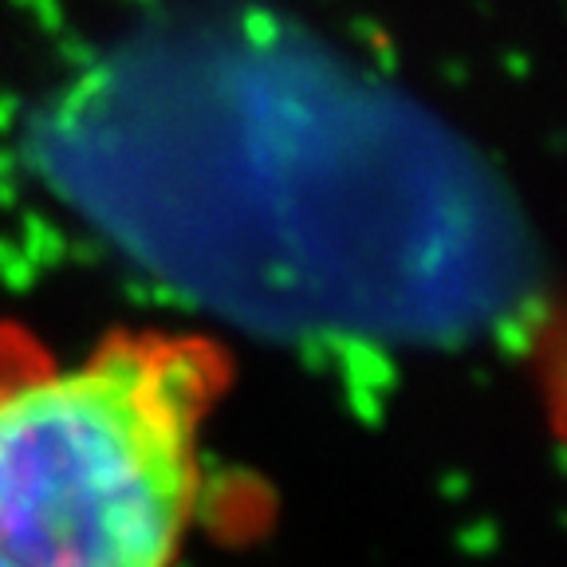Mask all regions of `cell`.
<instances>
[{"instance_id":"1","label":"cell","mask_w":567,"mask_h":567,"mask_svg":"<svg viewBox=\"0 0 567 567\" xmlns=\"http://www.w3.org/2000/svg\"><path fill=\"white\" fill-rule=\"evenodd\" d=\"M221 382V354L194 339L55 359L0 331V567H174Z\"/></svg>"}]
</instances>
